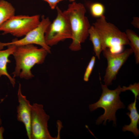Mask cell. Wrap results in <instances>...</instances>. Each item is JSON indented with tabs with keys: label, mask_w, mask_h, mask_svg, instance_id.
<instances>
[{
	"label": "cell",
	"mask_w": 139,
	"mask_h": 139,
	"mask_svg": "<svg viewBox=\"0 0 139 139\" xmlns=\"http://www.w3.org/2000/svg\"><path fill=\"white\" fill-rule=\"evenodd\" d=\"M102 51L107 61L103 81L108 86L111 85L112 81L116 79L119 70L133 52L131 48L118 54L112 53L108 48Z\"/></svg>",
	"instance_id": "cell-9"
},
{
	"label": "cell",
	"mask_w": 139,
	"mask_h": 139,
	"mask_svg": "<svg viewBox=\"0 0 139 139\" xmlns=\"http://www.w3.org/2000/svg\"><path fill=\"white\" fill-rule=\"evenodd\" d=\"M51 22L49 18L42 16L39 25L24 36L23 38L19 40L15 39L9 42H0V49H2L4 47L10 45L16 46L36 44L40 46L48 53H50V48L46 42L45 35L46 30Z\"/></svg>",
	"instance_id": "cell-7"
},
{
	"label": "cell",
	"mask_w": 139,
	"mask_h": 139,
	"mask_svg": "<svg viewBox=\"0 0 139 139\" xmlns=\"http://www.w3.org/2000/svg\"><path fill=\"white\" fill-rule=\"evenodd\" d=\"M89 8L91 15L94 18H98L104 15L105 7L100 3L95 2L91 3L89 5Z\"/></svg>",
	"instance_id": "cell-16"
},
{
	"label": "cell",
	"mask_w": 139,
	"mask_h": 139,
	"mask_svg": "<svg viewBox=\"0 0 139 139\" xmlns=\"http://www.w3.org/2000/svg\"><path fill=\"white\" fill-rule=\"evenodd\" d=\"M124 91L129 90L134 94L135 97L138 98L139 95V83H135L133 84H130L128 86H123Z\"/></svg>",
	"instance_id": "cell-18"
},
{
	"label": "cell",
	"mask_w": 139,
	"mask_h": 139,
	"mask_svg": "<svg viewBox=\"0 0 139 139\" xmlns=\"http://www.w3.org/2000/svg\"><path fill=\"white\" fill-rule=\"evenodd\" d=\"M93 25L100 37L103 50L108 48L112 53H119L123 51L124 46L129 45L125 33L107 22L104 15L98 18Z\"/></svg>",
	"instance_id": "cell-4"
},
{
	"label": "cell",
	"mask_w": 139,
	"mask_h": 139,
	"mask_svg": "<svg viewBox=\"0 0 139 139\" xmlns=\"http://www.w3.org/2000/svg\"><path fill=\"white\" fill-rule=\"evenodd\" d=\"M137 98H135L134 102L129 104L127 107V109L130 112H127V114L130 119L131 123L129 125L124 126L122 128L123 131L131 132L136 137L138 136L139 135V130L137 128V125L139 122V114L136 107Z\"/></svg>",
	"instance_id": "cell-12"
},
{
	"label": "cell",
	"mask_w": 139,
	"mask_h": 139,
	"mask_svg": "<svg viewBox=\"0 0 139 139\" xmlns=\"http://www.w3.org/2000/svg\"><path fill=\"white\" fill-rule=\"evenodd\" d=\"M86 11L82 4L74 2L69 4L67 8L63 11L70 24L72 41L69 48L72 51L80 50L81 44L89 36V30L91 26L85 15Z\"/></svg>",
	"instance_id": "cell-2"
},
{
	"label": "cell",
	"mask_w": 139,
	"mask_h": 139,
	"mask_svg": "<svg viewBox=\"0 0 139 139\" xmlns=\"http://www.w3.org/2000/svg\"><path fill=\"white\" fill-rule=\"evenodd\" d=\"M2 121L1 119V117L0 116V126L2 125Z\"/></svg>",
	"instance_id": "cell-22"
},
{
	"label": "cell",
	"mask_w": 139,
	"mask_h": 139,
	"mask_svg": "<svg viewBox=\"0 0 139 139\" xmlns=\"http://www.w3.org/2000/svg\"><path fill=\"white\" fill-rule=\"evenodd\" d=\"M95 57L92 56L87 66L83 77L84 80L85 82H88L89 80L95 64Z\"/></svg>",
	"instance_id": "cell-17"
},
{
	"label": "cell",
	"mask_w": 139,
	"mask_h": 139,
	"mask_svg": "<svg viewBox=\"0 0 139 139\" xmlns=\"http://www.w3.org/2000/svg\"><path fill=\"white\" fill-rule=\"evenodd\" d=\"M19 105L17 107V118L18 121L24 125L28 138H31V120L32 105L22 94L21 84L19 83L18 92Z\"/></svg>",
	"instance_id": "cell-10"
},
{
	"label": "cell",
	"mask_w": 139,
	"mask_h": 139,
	"mask_svg": "<svg viewBox=\"0 0 139 139\" xmlns=\"http://www.w3.org/2000/svg\"><path fill=\"white\" fill-rule=\"evenodd\" d=\"M57 16L47 28L45 33L46 42L49 46L57 44L60 41L72 39V33L69 20L57 6Z\"/></svg>",
	"instance_id": "cell-5"
},
{
	"label": "cell",
	"mask_w": 139,
	"mask_h": 139,
	"mask_svg": "<svg viewBox=\"0 0 139 139\" xmlns=\"http://www.w3.org/2000/svg\"><path fill=\"white\" fill-rule=\"evenodd\" d=\"M47 2L49 4L50 8L54 10L57 6V4L64 0H43Z\"/></svg>",
	"instance_id": "cell-19"
},
{
	"label": "cell",
	"mask_w": 139,
	"mask_h": 139,
	"mask_svg": "<svg viewBox=\"0 0 139 139\" xmlns=\"http://www.w3.org/2000/svg\"><path fill=\"white\" fill-rule=\"evenodd\" d=\"M75 0H69V1H70V2H74Z\"/></svg>",
	"instance_id": "cell-23"
},
{
	"label": "cell",
	"mask_w": 139,
	"mask_h": 139,
	"mask_svg": "<svg viewBox=\"0 0 139 139\" xmlns=\"http://www.w3.org/2000/svg\"><path fill=\"white\" fill-rule=\"evenodd\" d=\"M132 24L136 28L139 29V19L137 17H134L133 18Z\"/></svg>",
	"instance_id": "cell-20"
},
{
	"label": "cell",
	"mask_w": 139,
	"mask_h": 139,
	"mask_svg": "<svg viewBox=\"0 0 139 139\" xmlns=\"http://www.w3.org/2000/svg\"><path fill=\"white\" fill-rule=\"evenodd\" d=\"M15 11L11 3L5 0H0V26L15 15Z\"/></svg>",
	"instance_id": "cell-14"
},
{
	"label": "cell",
	"mask_w": 139,
	"mask_h": 139,
	"mask_svg": "<svg viewBox=\"0 0 139 139\" xmlns=\"http://www.w3.org/2000/svg\"><path fill=\"white\" fill-rule=\"evenodd\" d=\"M49 116L47 114L42 105L34 103L32 105L31 120V139H55L48 129Z\"/></svg>",
	"instance_id": "cell-8"
},
{
	"label": "cell",
	"mask_w": 139,
	"mask_h": 139,
	"mask_svg": "<svg viewBox=\"0 0 139 139\" xmlns=\"http://www.w3.org/2000/svg\"><path fill=\"white\" fill-rule=\"evenodd\" d=\"M4 131V129L3 126L0 127V139H3V133Z\"/></svg>",
	"instance_id": "cell-21"
},
{
	"label": "cell",
	"mask_w": 139,
	"mask_h": 139,
	"mask_svg": "<svg viewBox=\"0 0 139 139\" xmlns=\"http://www.w3.org/2000/svg\"><path fill=\"white\" fill-rule=\"evenodd\" d=\"M40 21L38 15H14L0 26V31L3 34H10L16 37L24 36L36 27Z\"/></svg>",
	"instance_id": "cell-6"
},
{
	"label": "cell",
	"mask_w": 139,
	"mask_h": 139,
	"mask_svg": "<svg viewBox=\"0 0 139 139\" xmlns=\"http://www.w3.org/2000/svg\"><path fill=\"white\" fill-rule=\"evenodd\" d=\"M129 41V45L134 54L136 63H139V37L135 32L127 29L125 32Z\"/></svg>",
	"instance_id": "cell-15"
},
{
	"label": "cell",
	"mask_w": 139,
	"mask_h": 139,
	"mask_svg": "<svg viewBox=\"0 0 139 139\" xmlns=\"http://www.w3.org/2000/svg\"><path fill=\"white\" fill-rule=\"evenodd\" d=\"M48 53L43 48H39L33 44L16 46L13 54L15 62L13 77L26 80L32 78V68L36 64H42Z\"/></svg>",
	"instance_id": "cell-1"
},
{
	"label": "cell",
	"mask_w": 139,
	"mask_h": 139,
	"mask_svg": "<svg viewBox=\"0 0 139 139\" xmlns=\"http://www.w3.org/2000/svg\"><path fill=\"white\" fill-rule=\"evenodd\" d=\"M89 39L93 46V50L98 59H100V55L103 50L102 42L100 37L96 29L93 25L91 26L89 30Z\"/></svg>",
	"instance_id": "cell-13"
},
{
	"label": "cell",
	"mask_w": 139,
	"mask_h": 139,
	"mask_svg": "<svg viewBox=\"0 0 139 139\" xmlns=\"http://www.w3.org/2000/svg\"><path fill=\"white\" fill-rule=\"evenodd\" d=\"M102 92L99 100L96 103L90 105L89 108L90 111H93L98 108H103L104 113L98 118L96 124L99 125L104 121L105 125L107 120L112 121L113 124L116 125V112L118 109L124 108L125 106L120 100L119 94L124 92L123 88L119 85L114 90L109 89L106 84H101Z\"/></svg>",
	"instance_id": "cell-3"
},
{
	"label": "cell",
	"mask_w": 139,
	"mask_h": 139,
	"mask_svg": "<svg viewBox=\"0 0 139 139\" xmlns=\"http://www.w3.org/2000/svg\"><path fill=\"white\" fill-rule=\"evenodd\" d=\"M7 47V48L5 50H2L0 49V78L2 76H6L9 79L13 86L14 87L15 83V80L8 73L7 65L8 63L11 62L9 57L11 55H13L16 46L10 45Z\"/></svg>",
	"instance_id": "cell-11"
}]
</instances>
